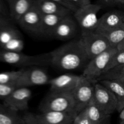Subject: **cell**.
I'll use <instances>...</instances> for the list:
<instances>
[{
  "label": "cell",
  "mask_w": 124,
  "mask_h": 124,
  "mask_svg": "<svg viewBox=\"0 0 124 124\" xmlns=\"http://www.w3.org/2000/svg\"><path fill=\"white\" fill-rule=\"evenodd\" d=\"M119 114V119H120V122H122L124 121V108L120 111Z\"/></svg>",
  "instance_id": "cell-36"
},
{
  "label": "cell",
  "mask_w": 124,
  "mask_h": 124,
  "mask_svg": "<svg viewBox=\"0 0 124 124\" xmlns=\"http://www.w3.org/2000/svg\"><path fill=\"white\" fill-rule=\"evenodd\" d=\"M32 6L42 15H71L73 13L68 8L52 0H33Z\"/></svg>",
  "instance_id": "cell-16"
},
{
  "label": "cell",
  "mask_w": 124,
  "mask_h": 124,
  "mask_svg": "<svg viewBox=\"0 0 124 124\" xmlns=\"http://www.w3.org/2000/svg\"><path fill=\"white\" fill-rule=\"evenodd\" d=\"M23 72V69L16 71H9L0 73V83L16 87V84Z\"/></svg>",
  "instance_id": "cell-23"
},
{
  "label": "cell",
  "mask_w": 124,
  "mask_h": 124,
  "mask_svg": "<svg viewBox=\"0 0 124 124\" xmlns=\"http://www.w3.org/2000/svg\"><path fill=\"white\" fill-rule=\"evenodd\" d=\"M31 96V92L28 87L16 88L6 99L3 103L17 111H27Z\"/></svg>",
  "instance_id": "cell-11"
},
{
  "label": "cell",
  "mask_w": 124,
  "mask_h": 124,
  "mask_svg": "<svg viewBox=\"0 0 124 124\" xmlns=\"http://www.w3.org/2000/svg\"><path fill=\"white\" fill-rule=\"evenodd\" d=\"M80 40L90 60L112 46L105 35L95 31L81 32Z\"/></svg>",
  "instance_id": "cell-6"
},
{
  "label": "cell",
  "mask_w": 124,
  "mask_h": 124,
  "mask_svg": "<svg viewBox=\"0 0 124 124\" xmlns=\"http://www.w3.org/2000/svg\"><path fill=\"white\" fill-rule=\"evenodd\" d=\"M115 80H117V81H119L120 83L122 84V85L124 87V77L121 78H119V79H115Z\"/></svg>",
  "instance_id": "cell-37"
},
{
  "label": "cell",
  "mask_w": 124,
  "mask_h": 124,
  "mask_svg": "<svg viewBox=\"0 0 124 124\" xmlns=\"http://www.w3.org/2000/svg\"><path fill=\"white\" fill-rule=\"evenodd\" d=\"M117 51V47L112 46L91 59L84 68L82 75L92 81L98 82V78L105 72L110 59Z\"/></svg>",
  "instance_id": "cell-5"
},
{
  "label": "cell",
  "mask_w": 124,
  "mask_h": 124,
  "mask_svg": "<svg viewBox=\"0 0 124 124\" xmlns=\"http://www.w3.org/2000/svg\"><path fill=\"white\" fill-rule=\"evenodd\" d=\"M24 47V42L21 38H16L1 46V48L12 52H21Z\"/></svg>",
  "instance_id": "cell-26"
},
{
  "label": "cell",
  "mask_w": 124,
  "mask_h": 124,
  "mask_svg": "<svg viewBox=\"0 0 124 124\" xmlns=\"http://www.w3.org/2000/svg\"><path fill=\"white\" fill-rule=\"evenodd\" d=\"M111 90L117 100V110L120 112L124 108V87L117 80H101L99 81Z\"/></svg>",
  "instance_id": "cell-21"
},
{
  "label": "cell",
  "mask_w": 124,
  "mask_h": 124,
  "mask_svg": "<svg viewBox=\"0 0 124 124\" xmlns=\"http://www.w3.org/2000/svg\"><path fill=\"white\" fill-rule=\"evenodd\" d=\"M15 88L14 86L0 83V99H6Z\"/></svg>",
  "instance_id": "cell-29"
},
{
  "label": "cell",
  "mask_w": 124,
  "mask_h": 124,
  "mask_svg": "<svg viewBox=\"0 0 124 124\" xmlns=\"http://www.w3.org/2000/svg\"><path fill=\"white\" fill-rule=\"evenodd\" d=\"M81 75L73 74H64L50 79L48 84L50 86V90L71 92L76 87L81 79Z\"/></svg>",
  "instance_id": "cell-14"
},
{
  "label": "cell",
  "mask_w": 124,
  "mask_h": 124,
  "mask_svg": "<svg viewBox=\"0 0 124 124\" xmlns=\"http://www.w3.org/2000/svg\"><path fill=\"white\" fill-rule=\"evenodd\" d=\"M119 0H99V4L103 7H112L117 4Z\"/></svg>",
  "instance_id": "cell-31"
},
{
  "label": "cell",
  "mask_w": 124,
  "mask_h": 124,
  "mask_svg": "<svg viewBox=\"0 0 124 124\" xmlns=\"http://www.w3.org/2000/svg\"><path fill=\"white\" fill-rule=\"evenodd\" d=\"M52 1L62 5V6H64V7H67V8L70 9L71 11H72L73 13L78 9L77 7L70 0H52Z\"/></svg>",
  "instance_id": "cell-30"
},
{
  "label": "cell",
  "mask_w": 124,
  "mask_h": 124,
  "mask_svg": "<svg viewBox=\"0 0 124 124\" xmlns=\"http://www.w3.org/2000/svg\"><path fill=\"white\" fill-rule=\"evenodd\" d=\"M96 82L81 75L79 82L71 92L76 104L75 112L76 115L85 108L93 101Z\"/></svg>",
  "instance_id": "cell-8"
},
{
  "label": "cell",
  "mask_w": 124,
  "mask_h": 124,
  "mask_svg": "<svg viewBox=\"0 0 124 124\" xmlns=\"http://www.w3.org/2000/svg\"><path fill=\"white\" fill-rule=\"evenodd\" d=\"M78 8L91 3L90 0H70Z\"/></svg>",
  "instance_id": "cell-33"
},
{
  "label": "cell",
  "mask_w": 124,
  "mask_h": 124,
  "mask_svg": "<svg viewBox=\"0 0 124 124\" xmlns=\"http://www.w3.org/2000/svg\"><path fill=\"white\" fill-rule=\"evenodd\" d=\"M6 1H7V3H8V2H9V1H10V0H6Z\"/></svg>",
  "instance_id": "cell-40"
},
{
  "label": "cell",
  "mask_w": 124,
  "mask_h": 124,
  "mask_svg": "<svg viewBox=\"0 0 124 124\" xmlns=\"http://www.w3.org/2000/svg\"><path fill=\"white\" fill-rule=\"evenodd\" d=\"M21 37V34L15 27L12 24L7 25L0 31V47L13 39Z\"/></svg>",
  "instance_id": "cell-22"
},
{
  "label": "cell",
  "mask_w": 124,
  "mask_h": 124,
  "mask_svg": "<svg viewBox=\"0 0 124 124\" xmlns=\"http://www.w3.org/2000/svg\"><path fill=\"white\" fill-rule=\"evenodd\" d=\"M117 5H121V6H124V0H119L117 2Z\"/></svg>",
  "instance_id": "cell-38"
},
{
  "label": "cell",
  "mask_w": 124,
  "mask_h": 124,
  "mask_svg": "<svg viewBox=\"0 0 124 124\" xmlns=\"http://www.w3.org/2000/svg\"><path fill=\"white\" fill-rule=\"evenodd\" d=\"M0 13L6 16L9 14V11L7 8V6L5 4L3 0H0Z\"/></svg>",
  "instance_id": "cell-34"
},
{
  "label": "cell",
  "mask_w": 124,
  "mask_h": 124,
  "mask_svg": "<svg viewBox=\"0 0 124 124\" xmlns=\"http://www.w3.org/2000/svg\"><path fill=\"white\" fill-rule=\"evenodd\" d=\"M124 21V12L121 10L110 11L99 18L95 31L106 35L115 30Z\"/></svg>",
  "instance_id": "cell-13"
},
{
  "label": "cell",
  "mask_w": 124,
  "mask_h": 124,
  "mask_svg": "<svg viewBox=\"0 0 124 124\" xmlns=\"http://www.w3.org/2000/svg\"><path fill=\"white\" fill-rule=\"evenodd\" d=\"M75 105L72 92L50 90L40 103L39 110L41 112L59 111L75 113Z\"/></svg>",
  "instance_id": "cell-2"
},
{
  "label": "cell",
  "mask_w": 124,
  "mask_h": 124,
  "mask_svg": "<svg viewBox=\"0 0 124 124\" xmlns=\"http://www.w3.org/2000/svg\"><path fill=\"white\" fill-rule=\"evenodd\" d=\"M77 23L71 15H67L61 21L52 37L59 40H69L75 36L77 33Z\"/></svg>",
  "instance_id": "cell-15"
},
{
  "label": "cell",
  "mask_w": 124,
  "mask_h": 124,
  "mask_svg": "<svg viewBox=\"0 0 124 124\" xmlns=\"http://www.w3.org/2000/svg\"><path fill=\"white\" fill-rule=\"evenodd\" d=\"M50 54L51 65L62 71L79 70L90 61L80 39L65 44Z\"/></svg>",
  "instance_id": "cell-1"
},
{
  "label": "cell",
  "mask_w": 124,
  "mask_h": 124,
  "mask_svg": "<svg viewBox=\"0 0 124 124\" xmlns=\"http://www.w3.org/2000/svg\"><path fill=\"white\" fill-rule=\"evenodd\" d=\"M73 124H92L88 117L85 108L82 110L76 115Z\"/></svg>",
  "instance_id": "cell-28"
},
{
  "label": "cell",
  "mask_w": 124,
  "mask_h": 124,
  "mask_svg": "<svg viewBox=\"0 0 124 124\" xmlns=\"http://www.w3.org/2000/svg\"><path fill=\"white\" fill-rule=\"evenodd\" d=\"M116 47H117L118 50H124V39L117 45Z\"/></svg>",
  "instance_id": "cell-35"
},
{
  "label": "cell",
  "mask_w": 124,
  "mask_h": 124,
  "mask_svg": "<svg viewBox=\"0 0 124 124\" xmlns=\"http://www.w3.org/2000/svg\"><path fill=\"white\" fill-rule=\"evenodd\" d=\"M123 64H124V50H118L110 59L105 71Z\"/></svg>",
  "instance_id": "cell-27"
},
{
  "label": "cell",
  "mask_w": 124,
  "mask_h": 124,
  "mask_svg": "<svg viewBox=\"0 0 124 124\" xmlns=\"http://www.w3.org/2000/svg\"><path fill=\"white\" fill-rule=\"evenodd\" d=\"M102 6L100 4H88L78 8L74 12V17L81 29V32L95 31L98 24V12Z\"/></svg>",
  "instance_id": "cell-7"
},
{
  "label": "cell",
  "mask_w": 124,
  "mask_h": 124,
  "mask_svg": "<svg viewBox=\"0 0 124 124\" xmlns=\"http://www.w3.org/2000/svg\"><path fill=\"white\" fill-rule=\"evenodd\" d=\"M51 58L50 52L37 55H28L21 52L0 49V62L18 67L51 65Z\"/></svg>",
  "instance_id": "cell-3"
},
{
  "label": "cell",
  "mask_w": 124,
  "mask_h": 124,
  "mask_svg": "<svg viewBox=\"0 0 124 124\" xmlns=\"http://www.w3.org/2000/svg\"><path fill=\"white\" fill-rule=\"evenodd\" d=\"M33 0H10L8 2L9 15L15 22L23 16L32 7Z\"/></svg>",
  "instance_id": "cell-17"
},
{
  "label": "cell",
  "mask_w": 124,
  "mask_h": 124,
  "mask_svg": "<svg viewBox=\"0 0 124 124\" xmlns=\"http://www.w3.org/2000/svg\"><path fill=\"white\" fill-rule=\"evenodd\" d=\"M10 24H12L9 21V20L6 18V16L0 13V31L6 26L10 25Z\"/></svg>",
  "instance_id": "cell-32"
},
{
  "label": "cell",
  "mask_w": 124,
  "mask_h": 124,
  "mask_svg": "<svg viewBox=\"0 0 124 124\" xmlns=\"http://www.w3.org/2000/svg\"><path fill=\"white\" fill-rule=\"evenodd\" d=\"M42 15L32 6L17 23L21 29L29 33L42 35Z\"/></svg>",
  "instance_id": "cell-12"
},
{
  "label": "cell",
  "mask_w": 124,
  "mask_h": 124,
  "mask_svg": "<svg viewBox=\"0 0 124 124\" xmlns=\"http://www.w3.org/2000/svg\"><path fill=\"white\" fill-rule=\"evenodd\" d=\"M93 101L107 115H111L117 110V100L114 93L99 81L94 84Z\"/></svg>",
  "instance_id": "cell-9"
},
{
  "label": "cell",
  "mask_w": 124,
  "mask_h": 124,
  "mask_svg": "<svg viewBox=\"0 0 124 124\" xmlns=\"http://www.w3.org/2000/svg\"><path fill=\"white\" fill-rule=\"evenodd\" d=\"M50 78L44 70L39 68L23 69V72L16 87H29L48 84Z\"/></svg>",
  "instance_id": "cell-10"
},
{
  "label": "cell",
  "mask_w": 124,
  "mask_h": 124,
  "mask_svg": "<svg viewBox=\"0 0 124 124\" xmlns=\"http://www.w3.org/2000/svg\"><path fill=\"white\" fill-rule=\"evenodd\" d=\"M120 124H124V121H122V122H120Z\"/></svg>",
  "instance_id": "cell-39"
},
{
  "label": "cell",
  "mask_w": 124,
  "mask_h": 124,
  "mask_svg": "<svg viewBox=\"0 0 124 124\" xmlns=\"http://www.w3.org/2000/svg\"><path fill=\"white\" fill-rule=\"evenodd\" d=\"M75 116L73 112L46 111L40 114L25 113L23 118L25 124H72Z\"/></svg>",
  "instance_id": "cell-4"
},
{
  "label": "cell",
  "mask_w": 124,
  "mask_h": 124,
  "mask_svg": "<svg viewBox=\"0 0 124 124\" xmlns=\"http://www.w3.org/2000/svg\"><path fill=\"white\" fill-rule=\"evenodd\" d=\"M69 15L48 14L42 15V35L52 36L54 30L61 21Z\"/></svg>",
  "instance_id": "cell-18"
},
{
  "label": "cell",
  "mask_w": 124,
  "mask_h": 124,
  "mask_svg": "<svg viewBox=\"0 0 124 124\" xmlns=\"http://www.w3.org/2000/svg\"><path fill=\"white\" fill-rule=\"evenodd\" d=\"M105 35L108 39L111 46H117L124 39V21L115 30Z\"/></svg>",
  "instance_id": "cell-25"
},
{
  "label": "cell",
  "mask_w": 124,
  "mask_h": 124,
  "mask_svg": "<svg viewBox=\"0 0 124 124\" xmlns=\"http://www.w3.org/2000/svg\"><path fill=\"white\" fill-rule=\"evenodd\" d=\"M85 110L92 124H108L111 122V115L103 112L94 103L93 99Z\"/></svg>",
  "instance_id": "cell-19"
},
{
  "label": "cell",
  "mask_w": 124,
  "mask_h": 124,
  "mask_svg": "<svg viewBox=\"0 0 124 124\" xmlns=\"http://www.w3.org/2000/svg\"><path fill=\"white\" fill-rule=\"evenodd\" d=\"M124 77V64L117 65L112 69H110L108 71H105L98 78L97 81H100L101 80H115L117 79Z\"/></svg>",
  "instance_id": "cell-24"
},
{
  "label": "cell",
  "mask_w": 124,
  "mask_h": 124,
  "mask_svg": "<svg viewBox=\"0 0 124 124\" xmlns=\"http://www.w3.org/2000/svg\"><path fill=\"white\" fill-rule=\"evenodd\" d=\"M0 124H25L23 116L6 104H0Z\"/></svg>",
  "instance_id": "cell-20"
}]
</instances>
